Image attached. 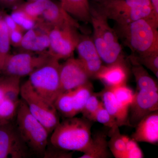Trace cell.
I'll return each instance as SVG.
<instances>
[{
	"instance_id": "cell-4",
	"label": "cell",
	"mask_w": 158,
	"mask_h": 158,
	"mask_svg": "<svg viewBox=\"0 0 158 158\" xmlns=\"http://www.w3.org/2000/svg\"><path fill=\"white\" fill-rule=\"evenodd\" d=\"M97 9L116 25L127 24L141 19L158 23L149 0H101Z\"/></svg>"
},
{
	"instance_id": "cell-14",
	"label": "cell",
	"mask_w": 158,
	"mask_h": 158,
	"mask_svg": "<svg viewBox=\"0 0 158 158\" xmlns=\"http://www.w3.org/2000/svg\"><path fill=\"white\" fill-rule=\"evenodd\" d=\"M76 50L78 56V59L83 64L90 78L96 79L103 65L92 38L87 35H81Z\"/></svg>"
},
{
	"instance_id": "cell-28",
	"label": "cell",
	"mask_w": 158,
	"mask_h": 158,
	"mask_svg": "<svg viewBox=\"0 0 158 158\" xmlns=\"http://www.w3.org/2000/svg\"><path fill=\"white\" fill-rule=\"evenodd\" d=\"M107 88L112 91L118 102L123 107L129 110L134 95V93L131 88L126 85L113 88Z\"/></svg>"
},
{
	"instance_id": "cell-19",
	"label": "cell",
	"mask_w": 158,
	"mask_h": 158,
	"mask_svg": "<svg viewBox=\"0 0 158 158\" xmlns=\"http://www.w3.org/2000/svg\"><path fill=\"white\" fill-rule=\"evenodd\" d=\"M60 4L75 19L86 23H90L91 7L88 0H60Z\"/></svg>"
},
{
	"instance_id": "cell-12",
	"label": "cell",
	"mask_w": 158,
	"mask_h": 158,
	"mask_svg": "<svg viewBox=\"0 0 158 158\" xmlns=\"http://www.w3.org/2000/svg\"><path fill=\"white\" fill-rule=\"evenodd\" d=\"M39 15L37 24L51 28L56 26L70 24L80 28L77 20L70 16L59 4L52 0H39Z\"/></svg>"
},
{
	"instance_id": "cell-26",
	"label": "cell",
	"mask_w": 158,
	"mask_h": 158,
	"mask_svg": "<svg viewBox=\"0 0 158 158\" xmlns=\"http://www.w3.org/2000/svg\"><path fill=\"white\" fill-rule=\"evenodd\" d=\"M20 99L6 98L0 105V124L13 121L15 118Z\"/></svg>"
},
{
	"instance_id": "cell-2",
	"label": "cell",
	"mask_w": 158,
	"mask_h": 158,
	"mask_svg": "<svg viewBox=\"0 0 158 158\" xmlns=\"http://www.w3.org/2000/svg\"><path fill=\"white\" fill-rule=\"evenodd\" d=\"M91 121L75 116L67 118L52 132L51 144L59 149L84 152L91 140Z\"/></svg>"
},
{
	"instance_id": "cell-32",
	"label": "cell",
	"mask_w": 158,
	"mask_h": 158,
	"mask_svg": "<svg viewBox=\"0 0 158 158\" xmlns=\"http://www.w3.org/2000/svg\"><path fill=\"white\" fill-rule=\"evenodd\" d=\"M19 81H20L19 77L4 75L0 77V105L5 99L8 90Z\"/></svg>"
},
{
	"instance_id": "cell-17",
	"label": "cell",
	"mask_w": 158,
	"mask_h": 158,
	"mask_svg": "<svg viewBox=\"0 0 158 158\" xmlns=\"http://www.w3.org/2000/svg\"><path fill=\"white\" fill-rule=\"evenodd\" d=\"M131 138L137 142L156 144L158 142V111L148 114L136 125Z\"/></svg>"
},
{
	"instance_id": "cell-33",
	"label": "cell",
	"mask_w": 158,
	"mask_h": 158,
	"mask_svg": "<svg viewBox=\"0 0 158 158\" xmlns=\"http://www.w3.org/2000/svg\"><path fill=\"white\" fill-rule=\"evenodd\" d=\"M144 156L143 152L138 145V142L132 138L127 137L126 158H142Z\"/></svg>"
},
{
	"instance_id": "cell-39",
	"label": "cell",
	"mask_w": 158,
	"mask_h": 158,
	"mask_svg": "<svg viewBox=\"0 0 158 158\" xmlns=\"http://www.w3.org/2000/svg\"><path fill=\"white\" fill-rule=\"evenodd\" d=\"M5 59L3 58L2 56L0 54V71L2 70L3 68V65H4V62H5Z\"/></svg>"
},
{
	"instance_id": "cell-21",
	"label": "cell",
	"mask_w": 158,
	"mask_h": 158,
	"mask_svg": "<svg viewBox=\"0 0 158 158\" xmlns=\"http://www.w3.org/2000/svg\"><path fill=\"white\" fill-rule=\"evenodd\" d=\"M132 72L135 80L137 90L158 91L157 83L150 75L144 66L133 63Z\"/></svg>"
},
{
	"instance_id": "cell-22",
	"label": "cell",
	"mask_w": 158,
	"mask_h": 158,
	"mask_svg": "<svg viewBox=\"0 0 158 158\" xmlns=\"http://www.w3.org/2000/svg\"><path fill=\"white\" fill-rule=\"evenodd\" d=\"M119 127L111 128L109 132L110 139L108 146L111 153L116 158H126V141L127 136L121 135Z\"/></svg>"
},
{
	"instance_id": "cell-6",
	"label": "cell",
	"mask_w": 158,
	"mask_h": 158,
	"mask_svg": "<svg viewBox=\"0 0 158 158\" xmlns=\"http://www.w3.org/2000/svg\"><path fill=\"white\" fill-rule=\"evenodd\" d=\"M20 95L31 114L42 123L49 134L52 132L60 123L54 104L38 94L28 81L21 85Z\"/></svg>"
},
{
	"instance_id": "cell-7",
	"label": "cell",
	"mask_w": 158,
	"mask_h": 158,
	"mask_svg": "<svg viewBox=\"0 0 158 158\" xmlns=\"http://www.w3.org/2000/svg\"><path fill=\"white\" fill-rule=\"evenodd\" d=\"M59 60L52 59L29 76L28 81L34 90L54 104L60 93Z\"/></svg>"
},
{
	"instance_id": "cell-37",
	"label": "cell",
	"mask_w": 158,
	"mask_h": 158,
	"mask_svg": "<svg viewBox=\"0 0 158 158\" xmlns=\"http://www.w3.org/2000/svg\"><path fill=\"white\" fill-rule=\"evenodd\" d=\"M23 0H0V4L8 8H14L22 3Z\"/></svg>"
},
{
	"instance_id": "cell-10",
	"label": "cell",
	"mask_w": 158,
	"mask_h": 158,
	"mask_svg": "<svg viewBox=\"0 0 158 158\" xmlns=\"http://www.w3.org/2000/svg\"><path fill=\"white\" fill-rule=\"evenodd\" d=\"M31 151L13 122L0 124V158H25Z\"/></svg>"
},
{
	"instance_id": "cell-30",
	"label": "cell",
	"mask_w": 158,
	"mask_h": 158,
	"mask_svg": "<svg viewBox=\"0 0 158 158\" xmlns=\"http://www.w3.org/2000/svg\"><path fill=\"white\" fill-rule=\"evenodd\" d=\"M97 94H92L88 98L81 113L84 118L94 121V116L99 108L102 105V102L98 98Z\"/></svg>"
},
{
	"instance_id": "cell-27",
	"label": "cell",
	"mask_w": 158,
	"mask_h": 158,
	"mask_svg": "<svg viewBox=\"0 0 158 158\" xmlns=\"http://www.w3.org/2000/svg\"><path fill=\"white\" fill-rule=\"evenodd\" d=\"M10 15L24 32L37 26V21L18 6L13 9Z\"/></svg>"
},
{
	"instance_id": "cell-3",
	"label": "cell",
	"mask_w": 158,
	"mask_h": 158,
	"mask_svg": "<svg viewBox=\"0 0 158 158\" xmlns=\"http://www.w3.org/2000/svg\"><path fill=\"white\" fill-rule=\"evenodd\" d=\"M90 14L92 40L103 62L108 65L125 60L119 40L115 29L109 24V19L97 8H90Z\"/></svg>"
},
{
	"instance_id": "cell-42",
	"label": "cell",
	"mask_w": 158,
	"mask_h": 158,
	"mask_svg": "<svg viewBox=\"0 0 158 158\" xmlns=\"http://www.w3.org/2000/svg\"><path fill=\"white\" fill-rule=\"evenodd\" d=\"M0 17H1V16H0Z\"/></svg>"
},
{
	"instance_id": "cell-5",
	"label": "cell",
	"mask_w": 158,
	"mask_h": 158,
	"mask_svg": "<svg viewBox=\"0 0 158 158\" xmlns=\"http://www.w3.org/2000/svg\"><path fill=\"white\" fill-rule=\"evenodd\" d=\"M15 119L19 132L31 153L43 156L48 145L49 133L42 123L31 114L22 99Z\"/></svg>"
},
{
	"instance_id": "cell-41",
	"label": "cell",
	"mask_w": 158,
	"mask_h": 158,
	"mask_svg": "<svg viewBox=\"0 0 158 158\" xmlns=\"http://www.w3.org/2000/svg\"><path fill=\"white\" fill-rule=\"evenodd\" d=\"M98 1H101V0H98Z\"/></svg>"
},
{
	"instance_id": "cell-20",
	"label": "cell",
	"mask_w": 158,
	"mask_h": 158,
	"mask_svg": "<svg viewBox=\"0 0 158 158\" xmlns=\"http://www.w3.org/2000/svg\"><path fill=\"white\" fill-rule=\"evenodd\" d=\"M107 135L99 132L91 138V141L84 154L80 158H107L111 156Z\"/></svg>"
},
{
	"instance_id": "cell-29",
	"label": "cell",
	"mask_w": 158,
	"mask_h": 158,
	"mask_svg": "<svg viewBox=\"0 0 158 158\" xmlns=\"http://www.w3.org/2000/svg\"><path fill=\"white\" fill-rule=\"evenodd\" d=\"M10 31L3 19L0 17V54L6 60L10 54Z\"/></svg>"
},
{
	"instance_id": "cell-13",
	"label": "cell",
	"mask_w": 158,
	"mask_h": 158,
	"mask_svg": "<svg viewBox=\"0 0 158 158\" xmlns=\"http://www.w3.org/2000/svg\"><path fill=\"white\" fill-rule=\"evenodd\" d=\"M130 126L135 127L148 114L158 111V91L137 90L130 107Z\"/></svg>"
},
{
	"instance_id": "cell-31",
	"label": "cell",
	"mask_w": 158,
	"mask_h": 158,
	"mask_svg": "<svg viewBox=\"0 0 158 158\" xmlns=\"http://www.w3.org/2000/svg\"><path fill=\"white\" fill-rule=\"evenodd\" d=\"M94 121L99 123L110 128L117 125L116 119L106 110L102 102L95 113Z\"/></svg>"
},
{
	"instance_id": "cell-34",
	"label": "cell",
	"mask_w": 158,
	"mask_h": 158,
	"mask_svg": "<svg viewBox=\"0 0 158 158\" xmlns=\"http://www.w3.org/2000/svg\"><path fill=\"white\" fill-rule=\"evenodd\" d=\"M52 147H47L44 155V158H69L73 156L72 153L69 152L67 151L59 149L54 147L51 144Z\"/></svg>"
},
{
	"instance_id": "cell-9",
	"label": "cell",
	"mask_w": 158,
	"mask_h": 158,
	"mask_svg": "<svg viewBox=\"0 0 158 158\" xmlns=\"http://www.w3.org/2000/svg\"><path fill=\"white\" fill-rule=\"evenodd\" d=\"M52 58L48 52L37 54L21 52L17 54H10L6 57L1 72L6 75L20 78L29 76Z\"/></svg>"
},
{
	"instance_id": "cell-36",
	"label": "cell",
	"mask_w": 158,
	"mask_h": 158,
	"mask_svg": "<svg viewBox=\"0 0 158 158\" xmlns=\"http://www.w3.org/2000/svg\"><path fill=\"white\" fill-rule=\"evenodd\" d=\"M3 19L5 21L6 25L8 27L9 31H15V30L23 31L22 29L19 26L15 21L11 17V15H5L4 18Z\"/></svg>"
},
{
	"instance_id": "cell-18",
	"label": "cell",
	"mask_w": 158,
	"mask_h": 158,
	"mask_svg": "<svg viewBox=\"0 0 158 158\" xmlns=\"http://www.w3.org/2000/svg\"><path fill=\"white\" fill-rule=\"evenodd\" d=\"M104 106L108 112L116 119L118 127L130 126L128 116L129 110L123 107L117 100L109 88H105L99 94Z\"/></svg>"
},
{
	"instance_id": "cell-35",
	"label": "cell",
	"mask_w": 158,
	"mask_h": 158,
	"mask_svg": "<svg viewBox=\"0 0 158 158\" xmlns=\"http://www.w3.org/2000/svg\"><path fill=\"white\" fill-rule=\"evenodd\" d=\"M25 32L22 30L10 31V40L11 45L19 48Z\"/></svg>"
},
{
	"instance_id": "cell-8",
	"label": "cell",
	"mask_w": 158,
	"mask_h": 158,
	"mask_svg": "<svg viewBox=\"0 0 158 158\" xmlns=\"http://www.w3.org/2000/svg\"><path fill=\"white\" fill-rule=\"evenodd\" d=\"M78 29L70 24L56 26L50 29L48 52L52 58L59 61L72 56L81 36Z\"/></svg>"
},
{
	"instance_id": "cell-24",
	"label": "cell",
	"mask_w": 158,
	"mask_h": 158,
	"mask_svg": "<svg viewBox=\"0 0 158 158\" xmlns=\"http://www.w3.org/2000/svg\"><path fill=\"white\" fill-rule=\"evenodd\" d=\"M93 85L89 81L73 90L76 116L81 113L88 98L93 93Z\"/></svg>"
},
{
	"instance_id": "cell-25",
	"label": "cell",
	"mask_w": 158,
	"mask_h": 158,
	"mask_svg": "<svg viewBox=\"0 0 158 158\" xmlns=\"http://www.w3.org/2000/svg\"><path fill=\"white\" fill-rule=\"evenodd\" d=\"M129 59L132 64H139L149 69L158 78V51L141 55L131 54Z\"/></svg>"
},
{
	"instance_id": "cell-1",
	"label": "cell",
	"mask_w": 158,
	"mask_h": 158,
	"mask_svg": "<svg viewBox=\"0 0 158 158\" xmlns=\"http://www.w3.org/2000/svg\"><path fill=\"white\" fill-rule=\"evenodd\" d=\"M158 23L141 19L127 24L116 25L118 39L131 50V55H141L158 51Z\"/></svg>"
},
{
	"instance_id": "cell-11",
	"label": "cell",
	"mask_w": 158,
	"mask_h": 158,
	"mask_svg": "<svg viewBox=\"0 0 158 158\" xmlns=\"http://www.w3.org/2000/svg\"><path fill=\"white\" fill-rule=\"evenodd\" d=\"M60 94L73 90L89 81L90 77L78 59L70 57L59 68Z\"/></svg>"
},
{
	"instance_id": "cell-38",
	"label": "cell",
	"mask_w": 158,
	"mask_h": 158,
	"mask_svg": "<svg viewBox=\"0 0 158 158\" xmlns=\"http://www.w3.org/2000/svg\"><path fill=\"white\" fill-rule=\"evenodd\" d=\"M153 11L157 17H158V0H149Z\"/></svg>"
},
{
	"instance_id": "cell-40",
	"label": "cell",
	"mask_w": 158,
	"mask_h": 158,
	"mask_svg": "<svg viewBox=\"0 0 158 158\" xmlns=\"http://www.w3.org/2000/svg\"><path fill=\"white\" fill-rule=\"evenodd\" d=\"M39 1V0H28V1Z\"/></svg>"
},
{
	"instance_id": "cell-16",
	"label": "cell",
	"mask_w": 158,
	"mask_h": 158,
	"mask_svg": "<svg viewBox=\"0 0 158 158\" xmlns=\"http://www.w3.org/2000/svg\"><path fill=\"white\" fill-rule=\"evenodd\" d=\"M128 69L125 60L108 65H103L96 79L100 80L109 88L126 85L128 77Z\"/></svg>"
},
{
	"instance_id": "cell-15",
	"label": "cell",
	"mask_w": 158,
	"mask_h": 158,
	"mask_svg": "<svg viewBox=\"0 0 158 158\" xmlns=\"http://www.w3.org/2000/svg\"><path fill=\"white\" fill-rule=\"evenodd\" d=\"M50 29L37 24V27L26 31L19 48L22 52L37 54L47 52L49 47Z\"/></svg>"
},
{
	"instance_id": "cell-23",
	"label": "cell",
	"mask_w": 158,
	"mask_h": 158,
	"mask_svg": "<svg viewBox=\"0 0 158 158\" xmlns=\"http://www.w3.org/2000/svg\"><path fill=\"white\" fill-rule=\"evenodd\" d=\"M54 105L58 113L63 117L67 118L76 116L73 90L59 94L54 102Z\"/></svg>"
}]
</instances>
